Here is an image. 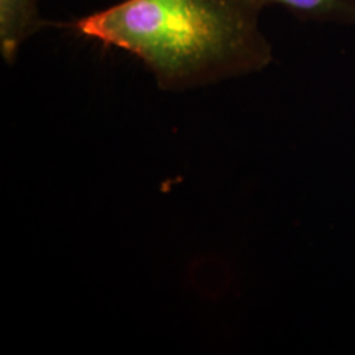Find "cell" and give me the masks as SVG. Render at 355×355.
<instances>
[{
  "label": "cell",
  "mask_w": 355,
  "mask_h": 355,
  "mask_svg": "<svg viewBox=\"0 0 355 355\" xmlns=\"http://www.w3.org/2000/svg\"><path fill=\"white\" fill-rule=\"evenodd\" d=\"M266 8L279 6L303 21L355 28V0H258Z\"/></svg>",
  "instance_id": "cell-3"
},
{
  "label": "cell",
  "mask_w": 355,
  "mask_h": 355,
  "mask_svg": "<svg viewBox=\"0 0 355 355\" xmlns=\"http://www.w3.org/2000/svg\"><path fill=\"white\" fill-rule=\"evenodd\" d=\"M41 0H0V53L13 64L26 42L46 26L40 8Z\"/></svg>",
  "instance_id": "cell-2"
},
{
  "label": "cell",
  "mask_w": 355,
  "mask_h": 355,
  "mask_svg": "<svg viewBox=\"0 0 355 355\" xmlns=\"http://www.w3.org/2000/svg\"><path fill=\"white\" fill-rule=\"evenodd\" d=\"M258 0H121L53 23L103 46L127 51L159 89L186 91L262 71L272 45Z\"/></svg>",
  "instance_id": "cell-1"
}]
</instances>
